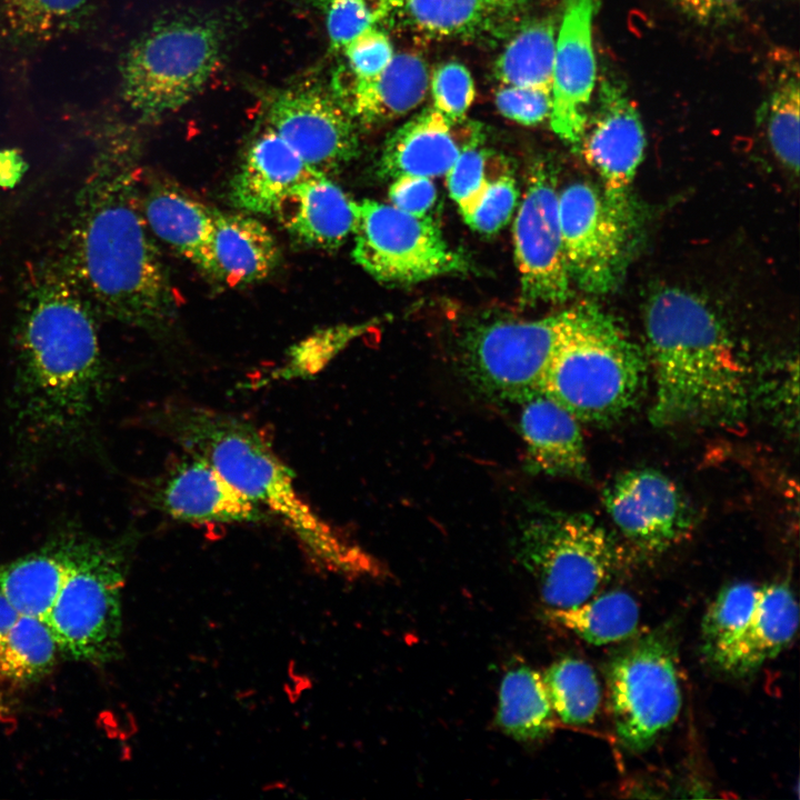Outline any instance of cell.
<instances>
[{
  "label": "cell",
  "instance_id": "1",
  "mask_svg": "<svg viewBox=\"0 0 800 800\" xmlns=\"http://www.w3.org/2000/svg\"><path fill=\"white\" fill-rule=\"evenodd\" d=\"M133 160L117 144L96 156L80 190L62 268L94 310L161 331L174 322L178 301L142 213Z\"/></svg>",
  "mask_w": 800,
  "mask_h": 800
},
{
  "label": "cell",
  "instance_id": "2",
  "mask_svg": "<svg viewBox=\"0 0 800 800\" xmlns=\"http://www.w3.org/2000/svg\"><path fill=\"white\" fill-rule=\"evenodd\" d=\"M92 306L61 268L31 283L18 326V411L44 441L82 431L103 393Z\"/></svg>",
  "mask_w": 800,
  "mask_h": 800
},
{
  "label": "cell",
  "instance_id": "3",
  "mask_svg": "<svg viewBox=\"0 0 800 800\" xmlns=\"http://www.w3.org/2000/svg\"><path fill=\"white\" fill-rule=\"evenodd\" d=\"M154 419L184 452L207 460L240 493L274 516L317 566L347 578L383 576L384 568L374 557L301 496L293 471L253 423L181 402L166 404Z\"/></svg>",
  "mask_w": 800,
  "mask_h": 800
},
{
  "label": "cell",
  "instance_id": "4",
  "mask_svg": "<svg viewBox=\"0 0 800 800\" xmlns=\"http://www.w3.org/2000/svg\"><path fill=\"white\" fill-rule=\"evenodd\" d=\"M644 330L654 377L653 424H731L743 417L747 373L706 301L681 288L660 289L647 303Z\"/></svg>",
  "mask_w": 800,
  "mask_h": 800
},
{
  "label": "cell",
  "instance_id": "5",
  "mask_svg": "<svg viewBox=\"0 0 800 800\" xmlns=\"http://www.w3.org/2000/svg\"><path fill=\"white\" fill-rule=\"evenodd\" d=\"M646 358L627 332L594 304H579L576 323L557 352L541 391L580 422L604 423L638 400Z\"/></svg>",
  "mask_w": 800,
  "mask_h": 800
},
{
  "label": "cell",
  "instance_id": "6",
  "mask_svg": "<svg viewBox=\"0 0 800 800\" xmlns=\"http://www.w3.org/2000/svg\"><path fill=\"white\" fill-rule=\"evenodd\" d=\"M516 558L534 578L548 608H571L588 600L620 569L623 552L592 517L539 509L518 527Z\"/></svg>",
  "mask_w": 800,
  "mask_h": 800
},
{
  "label": "cell",
  "instance_id": "7",
  "mask_svg": "<svg viewBox=\"0 0 800 800\" xmlns=\"http://www.w3.org/2000/svg\"><path fill=\"white\" fill-rule=\"evenodd\" d=\"M222 40L221 28L214 21L178 18L158 22L124 54V100L147 122L178 111L213 76Z\"/></svg>",
  "mask_w": 800,
  "mask_h": 800
},
{
  "label": "cell",
  "instance_id": "8",
  "mask_svg": "<svg viewBox=\"0 0 800 800\" xmlns=\"http://www.w3.org/2000/svg\"><path fill=\"white\" fill-rule=\"evenodd\" d=\"M126 572L121 547L78 538L66 580L44 622L59 652L94 664L118 657Z\"/></svg>",
  "mask_w": 800,
  "mask_h": 800
},
{
  "label": "cell",
  "instance_id": "9",
  "mask_svg": "<svg viewBox=\"0 0 800 800\" xmlns=\"http://www.w3.org/2000/svg\"><path fill=\"white\" fill-rule=\"evenodd\" d=\"M579 307L533 320H498L469 330L460 344L466 379L483 397L520 404L542 381L570 334Z\"/></svg>",
  "mask_w": 800,
  "mask_h": 800
},
{
  "label": "cell",
  "instance_id": "10",
  "mask_svg": "<svg viewBox=\"0 0 800 800\" xmlns=\"http://www.w3.org/2000/svg\"><path fill=\"white\" fill-rule=\"evenodd\" d=\"M608 704L620 743L640 752L677 720L682 704L676 647L667 631L649 632L607 666Z\"/></svg>",
  "mask_w": 800,
  "mask_h": 800
},
{
  "label": "cell",
  "instance_id": "11",
  "mask_svg": "<svg viewBox=\"0 0 800 800\" xmlns=\"http://www.w3.org/2000/svg\"><path fill=\"white\" fill-rule=\"evenodd\" d=\"M353 210L352 258L379 282L413 284L467 270L429 216L370 199L353 202Z\"/></svg>",
  "mask_w": 800,
  "mask_h": 800
},
{
  "label": "cell",
  "instance_id": "12",
  "mask_svg": "<svg viewBox=\"0 0 800 800\" xmlns=\"http://www.w3.org/2000/svg\"><path fill=\"white\" fill-rule=\"evenodd\" d=\"M558 196L552 170L543 163L532 168L513 223L514 258L526 304L561 303L571 294Z\"/></svg>",
  "mask_w": 800,
  "mask_h": 800
},
{
  "label": "cell",
  "instance_id": "13",
  "mask_svg": "<svg viewBox=\"0 0 800 800\" xmlns=\"http://www.w3.org/2000/svg\"><path fill=\"white\" fill-rule=\"evenodd\" d=\"M578 148L600 177L606 202L631 228V187L643 159L646 134L640 114L621 82L601 79L596 108L589 113Z\"/></svg>",
  "mask_w": 800,
  "mask_h": 800
},
{
  "label": "cell",
  "instance_id": "14",
  "mask_svg": "<svg viewBox=\"0 0 800 800\" xmlns=\"http://www.w3.org/2000/svg\"><path fill=\"white\" fill-rule=\"evenodd\" d=\"M559 223L571 281L603 294L617 284L624 267L630 229L589 182L568 184L558 196Z\"/></svg>",
  "mask_w": 800,
  "mask_h": 800
},
{
  "label": "cell",
  "instance_id": "15",
  "mask_svg": "<svg viewBox=\"0 0 800 800\" xmlns=\"http://www.w3.org/2000/svg\"><path fill=\"white\" fill-rule=\"evenodd\" d=\"M266 122L317 172L329 176L358 156L356 119L344 102L321 88L276 91L267 103Z\"/></svg>",
  "mask_w": 800,
  "mask_h": 800
},
{
  "label": "cell",
  "instance_id": "16",
  "mask_svg": "<svg viewBox=\"0 0 800 800\" xmlns=\"http://www.w3.org/2000/svg\"><path fill=\"white\" fill-rule=\"evenodd\" d=\"M603 504L622 536L643 551L668 549L691 527L690 509L681 491L654 469L619 474L604 489Z\"/></svg>",
  "mask_w": 800,
  "mask_h": 800
},
{
  "label": "cell",
  "instance_id": "17",
  "mask_svg": "<svg viewBox=\"0 0 800 800\" xmlns=\"http://www.w3.org/2000/svg\"><path fill=\"white\" fill-rule=\"evenodd\" d=\"M594 11L596 0H564L556 37L549 120L553 132L574 147L583 136L597 80Z\"/></svg>",
  "mask_w": 800,
  "mask_h": 800
},
{
  "label": "cell",
  "instance_id": "18",
  "mask_svg": "<svg viewBox=\"0 0 800 800\" xmlns=\"http://www.w3.org/2000/svg\"><path fill=\"white\" fill-rule=\"evenodd\" d=\"M152 497L161 512L180 522L257 524L269 518L211 463L188 452L171 466Z\"/></svg>",
  "mask_w": 800,
  "mask_h": 800
},
{
  "label": "cell",
  "instance_id": "19",
  "mask_svg": "<svg viewBox=\"0 0 800 800\" xmlns=\"http://www.w3.org/2000/svg\"><path fill=\"white\" fill-rule=\"evenodd\" d=\"M480 130L464 119L451 121L433 107L423 109L386 141L380 171L384 177L446 174L468 146L480 142Z\"/></svg>",
  "mask_w": 800,
  "mask_h": 800
},
{
  "label": "cell",
  "instance_id": "20",
  "mask_svg": "<svg viewBox=\"0 0 800 800\" xmlns=\"http://www.w3.org/2000/svg\"><path fill=\"white\" fill-rule=\"evenodd\" d=\"M519 406L527 470L587 480L590 468L580 421L543 391L533 393Z\"/></svg>",
  "mask_w": 800,
  "mask_h": 800
},
{
  "label": "cell",
  "instance_id": "21",
  "mask_svg": "<svg viewBox=\"0 0 800 800\" xmlns=\"http://www.w3.org/2000/svg\"><path fill=\"white\" fill-rule=\"evenodd\" d=\"M316 172L266 126L244 152L231 181L230 200L242 212L276 216L290 190Z\"/></svg>",
  "mask_w": 800,
  "mask_h": 800
},
{
  "label": "cell",
  "instance_id": "22",
  "mask_svg": "<svg viewBox=\"0 0 800 800\" xmlns=\"http://www.w3.org/2000/svg\"><path fill=\"white\" fill-rule=\"evenodd\" d=\"M798 624V603L789 586L782 582L762 586L751 619L709 662L730 676L751 674L790 643Z\"/></svg>",
  "mask_w": 800,
  "mask_h": 800
},
{
  "label": "cell",
  "instance_id": "23",
  "mask_svg": "<svg viewBox=\"0 0 800 800\" xmlns=\"http://www.w3.org/2000/svg\"><path fill=\"white\" fill-rule=\"evenodd\" d=\"M353 202L329 176L316 172L290 190L276 216L298 242L336 250L352 234Z\"/></svg>",
  "mask_w": 800,
  "mask_h": 800
},
{
  "label": "cell",
  "instance_id": "24",
  "mask_svg": "<svg viewBox=\"0 0 800 800\" xmlns=\"http://www.w3.org/2000/svg\"><path fill=\"white\" fill-rule=\"evenodd\" d=\"M141 207L150 232L216 280L211 250L213 210L167 182L151 186Z\"/></svg>",
  "mask_w": 800,
  "mask_h": 800
},
{
  "label": "cell",
  "instance_id": "25",
  "mask_svg": "<svg viewBox=\"0 0 800 800\" xmlns=\"http://www.w3.org/2000/svg\"><path fill=\"white\" fill-rule=\"evenodd\" d=\"M211 250L216 280L230 287L264 280L281 260L280 248L269 228L246 212L213 210Z\"/></svg>",
  "mask_w": 800,
  "mask_h": 800
},
{
  "label": "cell",
  "instance_id": "26",
  "mask_svg": "<svg viewBox=\"0 0 800 800\" xmlns=\"http://www.w3.org/2000/svg\"><path fill=\"white\" fill-rule=\"evenodd\" d=\"M424 60L416 53H394L389 66L368 79H354L346 104L356 121L379 124L416 109L429 88Z\"/></svg>",
  "mask_w": 800,
  "mask_h": 800
},
{
  "label": "cell",
  "instance_id": "27",
  "mask_svg": "<svg viewBox=\"0 0 800 800\" xmlns=\"http://www.w3.org/2000/svg\"><path fill=\"white\" fill-rule=\"evenodd\" d=\"M79 537L54 540L0 564V592L24 616L46 622L66 580Z\"/></svg>",
  "mask_w": 800,
  "mask_h": 800
},
{
  "label": "cell",
  "instance_id": "28",
  "mask_svg": "<svg viewBox=\"0 0 800 800\" xmlns=\"http://www.w3.org/2000/svg\"><path fill=\"white\" fill-rule=\"evenodd\" d=\"M551 707L542 676L528 666L509 670L500 686L498 726L519 741L548 737L554 728Z\"/></svg>",
  "mask_w": 800,
  "mask_h": 800
},
{
  "label": "cell",
  "instance_id": "29",
  "mask_svg": "<svg viewBox=\"0 0 800 800\" xmlns=\"http://www.w3.org/2000/svg\"><path fill=\"white\" fill-rule=\"evenodd\" d=\"M639 614L634 598L621 590L598 592L571 608L546 610L552 622L594 646L632 637L638 628Z\"/></svg>",
  "mask_w": 800,
  "mask_h": 800
},
{
  "label": "cell",
  "instance_id": "30",
  "mask_svg": "<svg viewBox=\"0 0 800 800\" xmlns=\"http://www.w3.org/2000/svg\"><path fill=\"white\" fill-rule=\"evenodd\" d=\"M556 26L540 19L522 28L504 47L496 62L502 86L551 91Z\"/></svg>",
  "mask_w": 800,
  "mask_h": 800
},
{
  "label": "cell",
  "instance_id": "31",
  "mask_svg": "<svg viewBox=\"0 0 800 800\" xmlns=\"http://www.w3.org/2000/svg\"><path fill=\"white\" fill-rule=\"evenodd\" d=\"M92 11V0H2L7 33L18 42L51 41L80 29Z\"/></svg>",
  "mask_w": 800,
  "mask_h": 800
},
{
  "label": "cell",
  "instance_id": "32",
  "mask_svg": "<svg viewBox=\"0 0 800 800\" xmlns=\"http://www.w3.org/2000/svg\"><path fill=\"white\" fill-rule=\"evenodd\" d=\"M57 642L46 623L21 614L0 637V680L31 682L49 673L57 661Z\"/></svg>",
  "mask_w": 800,
  "mask_h": 800
},
{
  "label": "cell",
  "instance_id": "33",
  "mask_svg": "<svg viewBox=\"0 0 800 800\" xmlns=\"http://www.w3.org/2000/svg\"><path fill=\"white\" fill-rule=\"evenodd\" d=\"M554 714L564 723L593 721L601 702L597 674L586 661L572 657L552 663L542 674Z\"/></svg>",
  "mask_w": 800,
  "mask_h": 800
},
{
  "label": "cell",
  "instance_id": "34",
  "mask_svg": "<svg viewBox=\"0 0 800 800\" xmlns=\"http://www.w3.org/2000/svg\"><path fill=\"white\" fill-rule=\"evenodd\" d=\"M800 89L797 71L780 77L761 108L774 157L796 176L799 171Z\"/></svg>",
  "mask_w": 800,
  "mask_h": 800
},
{
  "label": "cell",
  "instance_id": "35",
  "mask_svg": "<svg viewBox=\"0 0 800 800\" xmlns=\"http://www.w3.org/2000/svg\"><path fill=\"white\" fill-rule=\"evenodd\" d=\"M762 587L736 582L724 587L708 607L701 624L702 652L709 660L733 639L753 616Z\"/></svg>",
  "mask_w": 800,
  "mask_h": 800
},
{
  "label": "cell",
  "instance_id": "36",
  "mask_svg": "<svg viewBox=\"0 0 800 800\" xmlns=\"http://www.w3.org/2000/svg\"><path fill=\"white\" fill-rule=\"evenodd\" d=\"M376 323L377 321H371L320 330L296 346L283 366L262 378L259 384L317 374L352 341L374 328Z\"/></svg>",
  "mask_w": 800,
  "mask_h": 800
},
{
  "label": "cell",
  "instance_id": "37",
  "mask_svg": "<svg viewBox=\"0 0 800 800\" xmlns=\"http://www.w3.org/2000/svg\"><path fill=\"white\" fill-rule=\"evenodd\" d=\"M400 9L414 29L443 38L470 33L489 11L482 0H404Z\"/></svg>",
  "mask_w": 800,
  "mask_h": 800
},
{
  "label": "cell",
  "instance_id": "38",
  "mask_svg": "<svg viewBox=\"0 0 800 800\" xmlns=\"http://www.w3.org/2000/svg\"><path fill=\"white\" fill-rule=\"evenodd\" d=\"M494 158L479 143L468 146L446 173L449 194L464 220L471 216L492 179L489 178V167Z\"/></svg>",
  "mask_w": 800,
  "mask_h": 800
},
{
  "label": "cell",
  "instance_id": "39",
  "mask_svg": "<svg viewBox=\"0 0 800 800\" xmlns=\"http://www.w3.org/2000/svg\"><path fill=\"white\" fill-rule=\"evenodd\" d=\"M429 87L432 107L451 121H460L474 99V82L469 70L459 62H447L432 73Z\"/></svg>",
  "mask_w": 800,
  "mask_h": 800
},
{
  "label": "cell",
  "instance_id": "40",
  "mask_svg": "<svg viewBox=\"0 0 800 800\" xmlns=\"http://www.w3.org/2000/svg\"><path fill=\"white\" fill-rule=\"evenodd\" d=\"M514 179L507 171L492 178L466 223L482 234H493L510 220L518 200Z\"/></svg>",
  "mask_w": 800,
  "mask_h": 800
},
{
  "label": "cell",
  "instance_id": "41",
  "mask_svg": "<svg viewBox=\"0 0 800 800\" xmlns=\"http://www.w3.org/2000/svg\"><path fill=\"white\" fill-rule=\"evenodd\" d=\"M318 6L326 11L330 44L336 50H343L381 19L369 0H321Z\"/></svg>",
  "mask_w": 800,
  "mask_h": 800
},
{
  "label": "cell",
  "instance_id": "42",
  "mask_svg": "<svg viewBox=\"0 0 800 800\" xmlns=\"http://www.w3.org/2000/svg\"><path fill=\"white\" fill-rule=\"evenodd\" d=\"M494 101L503 117L523 126L546 121L552 107L551 91L517 86H502Z\"/></svg>",
  "mask_w": 800,
  "mask_h": 800
},
{
  "label": "cell",
  "instance_id": "43",
  "mask_svg": "<svg viewBox=\"0 0 800 800\" xmlns=\"http://www.w3.org/2000/svg\"><path fill=\"white\" fill-rule=\"evenodd\" d=\"M342 51L354 79H368L379 74L394 56L388 36L376 27L358 36Z\"/></svg>",
  "mask_w": 800,
  "mask_h": 800
},
{
  "label": "cell",
  "instance_id": "44",
  "mask_svg": "<svg viewBox=\"0 0 800 800\" xmlns=\"http://www.w3.org/2000/svg\"><path fill=\"white\" fill-rule=\"evenodd\" d=\"M389 199L392 206L404 212L427 216L437 200V188L431 178L403 174L391 183Z\"/></svg>",
  "mask_w": 800,
  "mask_h": 800
},
{
  "label": "cell",
  "instance_id": "45",
  "mask_svg": "<svg viewBox=\"0 0 800 800\" xmlns=\"http://www.w3.org/2000/svg\"><path fill=\"white\" fill-rule=\"evenodd\" d=\"M683 16L703 27H722L737 21L744 0H669Z\"/></svg>",
  "mask_w": 800,
  "mask_h": 800
},
{
  "label": "cell",
  "instance_id": "46",
  "mask_svg": "<svg viewBox=\"0 0 800 800\" xmlns=\"http://www.w3.org/2000/svg\"><path fill=\"white\" fill-rule=\"evenodd\" d=\"M24 169L23 160L16 150L0 151V184L11 187Z\"/></svg>",
  "mask_w": 800,
  "mask_h": 800
},
{
  "label": "cell",
  "instance_id": "47",
  "mask_svg": "<svg viewBox=\"0 0 800 800\" xmlns=\"http://www.w3.org/2000/svg\"><path fill=\"white\" fill-rule=\"evenodd\" d=\"M20 616L21 613L0 592V637L14 626Z\"/></svg>",
  "mask_w": 800,
  "mask_h": 800
},
{
  "label": "cell",
  "instance_id": "48",
  "mask_svg": "<svg viewBox=\"0 0 800 800\" xmlns=\"http://www.w3.org/2000/svg\"><path fill=\"white\" fill-rule=\"evenodd\" d=\"M318 4L321 0H307ZM370 3L380 14L381 19L390 14L396 9H400L404 0H369Z\"/></svg>",
  "mask_w": 800,
  "mask_h": 800
},
{
  "label": "cell",
  "instance_id": "49",
  "mask_svg": "<svg viewBox=\"0 0 800 800\" xmlns=\"http://www.w3.org/2000/svg\"><path fill=\"white\" fill-rule=\"evenodd\" d=\"M484 4L490 9H510L527 0H482Z\"/></svg>",
  "mask_w": 800,
  "mask_h": 800
},
{
  "label": "cell",
  "instance_id": "50",
  "mask_svg": "<svg viewBox=\"0 0 800 800\" xmlns=\"http://www.w3.org/2000/svg\"><path fill=\"white\" fill-rule=\"evenodd\" d=\"M10 713V708L6 701L0 697V722L7 720Z\"/></svg>",
  "mask_w": 800,
  "mask_h": 800
}]
</instances>
